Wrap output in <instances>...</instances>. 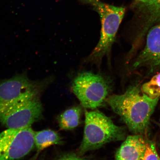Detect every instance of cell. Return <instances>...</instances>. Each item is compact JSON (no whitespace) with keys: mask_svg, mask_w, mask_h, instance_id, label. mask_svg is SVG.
<instances>
[{"mask_svg":"<svg viewBox=\"0 0 160 160\" xmlns=\"http://www.w3.org/2000/svg\"><path fill=\"white\" fill-rule=\"evenodd\" d=\"M159 98L152 99L137 86H131L121 95H110L106 101L114 112L135 134L145 132Z\"/></svg>","mask_w":160,"mask_h":160,"instance_id":"cell-1","label":"cell"},{"mask_svg":"<svg viewBox=\"0 0 160 160\" xmlns=\"http://www.w3.org/2000/svg\"><path fill=\"white\" fill-rule=\"evenodd\" d=\"M92 6L100 16L101 37L98 44L85 60V62L99 67L105 56L109 54L116 35L125 12V8L105 3L99 0H81Z\"/></svg>","mask_w":160,"mask_h":160,"instance_id":"cell-2","label":"cell"},{"mask_svg":"<svg viewBox=\"0 0 160 160\" xmlns=\"http://www.w3.org/2000/svg\"><path fill=\"white\" fill-rule=\"evenodd\" d=\"M125 136L123 128L115 125L101 112L97 110L86 111L83 138L78 154L82 157L106 144L125 139Z\"/></svg>","mask_w":160,"mask_h":160,"instance_id":"cell-3","label":"cell"},{"mask_svg":"<svg viewBox=\"0 0 160 160\" xmlns=\"http://www.w3.org/2000/svg\"><path fill=\"white\" fill-rule=\"evenodd\" d=\"M53 80V77H49L43 84L24 93L6 111L0 123L7 128L20 129L31 127L41 119L43 113L42 92Z\"/></svg>","mask_w":160,"mask_h":160,"instance_id":"cell-4","label":"cell"},{"mask_svg":"<svg viewBox=\"0 0 160 160\" xmlns=\"http://www.w3.org/2000/svg\"><path fill=\"white\" fill-rule=\"evenodd\" d=\"M71 89L84 107L95 109L106 103L112 83L109 78L101 73L83 72L72 81Z\"/></svg>","mask_w":160,"mask_h":160,"instance_id":"cell-5","label":"cell"},{"mask_svg":"<svg viewBox=\"0 0 160 160\" xmlns=\"http://www.w3.org/2000/svg\"><path fill=\"white\" fill-rule=\"evenodd\" d=\"M31 127L8 128L0 133V160H15L27 156L35 147Z\"/></svg>","mask_w":160,"mask_h":160,"instance_id":"cell-6","label":"cell"},{"mask_svg":"<svg viewBox=\"0 0 160 160\" xmlns=\"http://www.w3.org/2000/svg\"><path fill=\"white\" fill-rule=\"evenodd\" d=\"M48 77L41 80L30 79L27 71L9 78L0 80V121L11 106L26 92L43 84Z\"/></svg>","mask_w":160,"mask_h":160,"instance_id":"cell-7","label":"cell"},{"mask_svg":"<svg viewBox=\"0 0 160 160\" xmlns=\"http://www.w3.org/2000/svg\"><path fill=\"white\" fill-rule=\"evenodd\" d=\"M146 43L132 65L133 69L147 68L149 73L160 70V23L153 26L146 35Z\"/></svg>","mask_w":160,"mask_h":160,"instance_id":"cell-8","label":"cell"},{"mask_svg":"<svg viewBox=\"0 0 160 160\" xmlns=\"http://www.w3.org/2000/svg\"><path fill=\"white\" fill-rule=\"evenodd\" d=\"M131 8L139 24L135 39L141 42L152 27L160 23V0H132Z\"/></svg>","mask_w":160,"mask_h":160,"instance_id":"cell-9","label":"cell"},{"mask_svg":"<svg viewBox=\"0 0 160 160\" xmlns=\"http://www.w3.org/2000/svg\"><path fill=\"white\" fill-rule=\"evenodd\" d=\"M146 147V141L140 134L130 135L115 153L117 160H142Z\"/></svg>","mask_w":160,"mask_h":160,"instance_id":"cell-10","label":"cell"},{"mask_svg":"<svg viewBox=\"0 0 160 160\" xmlns=\"http://www.w3.org/2000/svg\"><path fill=\"white\" fill-rule=\"evenodd\" d=\"M35 146L39 152L50 146L62 144V138L58 133L53 130H44L35 132Z\"/></svg>","mask_w":160,"mask_h":160,"instance_id":"cell-11","label":"cell"},{"mask_svg":"<svg viewBox=\"0 0 160 160\" xmlns=\"http://www.w3.org/2000/svg\"><path fill=\"white\" fill-rule=\"evenodd\" d=\"M82 113V109L79 106L66 110L58 117L60 129L68 131L75 128L81 122Z\"/></svg>","mask_w":160,"mask_h":160,"instance_id":"cell-12","label":"cell"},{"mask_svg":"<svg viewBox=\"0 0 160 160\" xmlns=\"http://www.w3.org/2000/svg\"><path fill=\"white\" fill-rule=\"evenodd\" d=\"M141 91L151 99H155L160 96V72L154 76L150 81L143 84Z\"/></svg>","mask_w":160,"mask_h":160,"instance_id":"cell-13","label":"cell"},{"mask_svg":"<svg viewBox=\"0 0 160 160\" xmlns=\"http://www.w3.org/2000/svg\"><path fill=\"white\" fill-rule=\"evenodd\" d=\"M142 160H160V157L153 142L146 141L145 149Z\"/></svg>","mask_w":160,"mask_h":160,"instance_id":"cell-14","label":"cell"},{"mask_svg":"<svg viewBox=\"0 0 160 160\" xmlns=\"http://www.w3.org/2000/svg\"><path fill=\"white\" fill-rule=\"evenodd\" d=\"M81 156L78 154L76 155L74 153H69L62 155L60 159H81Z\"/></svg>","mask_w":160,"mask_h":160,"instance_id":"cell-15","label":"cell"},{"mask_svg":"<svg viewBox=\"0 0 160 160\" xmlns=\"http://www.w3.org/2000/svg\"></svg>","mask_w":160,"mask_h":160,"instance_id":"cell-16","label":"cell"}]
</instances>
